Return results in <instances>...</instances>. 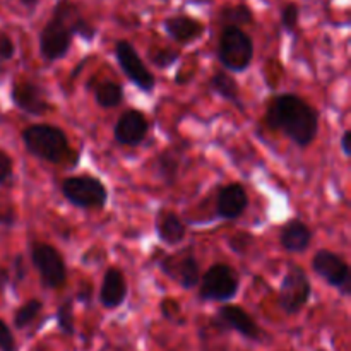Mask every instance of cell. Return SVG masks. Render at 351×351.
Here are the masks:
<instances>
[{"mask_svg":"<svg viewBox=\"0 0 351 351\" xmlns=\"http://www.w3.org/2000/svg\"><path fill=\"white\" fill-rule=\"evenodd\" d=\"M267 127L283 132L298 147L311 146L319 132V113L297 95H280L267 105Z\"/></svg>","mask_w":351,"mask_h":351,"instance_id":"1","label":"cell"},{"mask_svg":"<svg viewBox=\"0 0 351 351\" xmlns=\"http://www.w3.org/2000/svg\"><path fill=\"white\" fill-rule=\"evenodd\" d=\"M75 14H79L77 7L71 0H58L53 7V14L40 33V51L45 60H60L69 53L74 38L71 23Z\"/></svg>","mask_w":351,"mask_h":351,"instance_id":"2","label":"cell"},{"mask_svg":"<svg viewBox=\"0 0 351 351\" xmlns=\"http://www.w3.org/2000/svg\"><path fill=\"white\" fill-rule=\"evenodd\" d=\"M21 139L33 156L48 163H64L71 156L67 134L55 125L34 123L21 132Z\"/></svg>","mask_w":351,"mask_h":351,"instance_id":"3","label":"cell"},{"mask_svg":"<svg viewBox=\"0 0 351 351\" xmlns=\"http://www.w3.org/2000/svg\"><path fill=\"white\" fill-rule=\"evenodd\" d=\"M218 58L225 69L232 72H243L249 69L254 58V41L242 27L225 26L218 47Z\"/></svg>","mask_w":351,"mask_h":351,"instance_id":"4","label":"cell"},{"mask_svg":"<svg viewBox=\"0 0 351 351\" xmlns=\"http://www.w3.org/2000/svg\"><path fill=\"white\" fill-rule=\"evenodd\" d=\"M60 191L72 206L81 209H103L108 201V191L103 182L91 175L65 178Z\"/></svg>","mask_w":351,"mask_h":351,"instance_id":"5","label":"cell"},{"mask_svg":"<svg viewBox=\"0 0 351 351\" xmlns=\"http://www.w3.org/2000/svg\"><path fill=\"white\" fill-rule=\"evenodd\" d=\"M199 298L206 302H230L237 297L240 280L237 271L228 264H215L199 281Z\"/></svg>","mask_w":351,"mask_h":351,"instance_id":"6","label":"cell"},{"mask_svg":"<svg viewBox=\"0 0 351 351\" xmlns=\"http://www.w3.org/2000/svg\"><path fill=\"white\" fill-rule=\"evenodd\" d=\"M311 295L312 285L304 267L290 264L280 287V297H278L280 308L285 314L297 315L308 304Z\"/></svg>","mask_w":351,"mask_h":351,"instance_id":"7","label":"cell"},{"mask_svg":"<svg viewBox=\"0 0 351 351\" xmlns=\"http://www.w3.org/2000/svg\"><path fill=\"white\" fill-rule=\"evenodd\" d=\"M31 263L40 274L45 288L58 290L67 283V267L64 257L50 243L34 242L31 245Z\"/></svg>","mask_w":351,"mask_h":351,"instance_id":"8","label":"cell"},{"mask_svg":"<svg viewBox=\"0 0 351 351\" xmlns=\"http://www.w3.org/2000/svg\"><path fill=\"white\" fill-rule=\"evenodd\" d=\"M312 269L328 285L341 291V295L348 297L351 293V271L341 256L331 250H319L312 259Z\"/></svg>","mask_w":351,"mask_h":351,"instance_id":"9","label":"cell"},{"mask_svg":"<svg viewBox=\"0 0 351 351\" xmlns=\"http://www.w3.org/2000/svg\"><path fill=\"white\" fill-rule=\"evenodd\" d=\"M115 58L119 62V65L122 67L123 74L127 75L132 84H136L141 91L151 93L156 86L154 81V75L149 69L146 67V64L143 62V58L139 57L137 50L134 48L132 43H129L127 40H120L115 43Z\"/></svg>","mask_w":351,"mask_h":351,"instance_id":"10","label":"cell"},{"mask_svg":"<svg viewBox=\"0 0 351 351\" xmlns=\"http://www.w3.org/2000/svg\"><path fill=\"white\" fill-rule=\"evenodd\" d=\"M161 273L167 274L170 280L177 281L185 290H192L201 281V266L192 252H180L167 256L160 261Z\"/></svg>","mask_w":351,"mask_h":351,"instance_id":"11","label":"cell"},{"mask_svg":"<svg viewBox=\"0 0 351 351\" xmlns=\"http://www.w3.org/2000/svg\"><path fill=\"white\" fill-rule=\"evenodd\" d=\"M147 123L146 117L137 110H127L125 113L119 117L113 127V137L120 146H139L147 136Z\"/></svg>","mask_w":351,"mask_h":351,"instance_id":"12","label":"cell"},{"mask_svg":"<svg viewBox=\"0 0 351 351\" xmlns=\"http://www.w3.org/2000/svg\"><path fill=\"white\" fill-rule=\"evenodd\" d=\"M10 99L16 108L23 110L27 115L40 117L50 110V103L45 98L43 91L31 81H16L10 89Z\"/></svg>","mask_w":351,"mask_h":351,"instance_id":"13","label":"cell"},{"mask_svg":"<svg viewBox=\"0 0 351 351\" xmlns=\"http://www.w3.org/2000/svg\"><path fill=\"white\" fill-rule=\"evenodd\" d=\"M216 322L223 328L233 329L250 341H259L263 338V331L257 322L242 307H237V305H223L218 311Z\"/></svg>","mask_w":351,"mask_h":351,"instance_id":"14","label":"cell"},{"mask_svg":"<svg viewBox=\"0 0 351 351\" xmlns=\"http://www.w3.org/2000/svg\"><path fill=\"white\" fill-rule=\"evenodd\" d=\"M249 206V195L242 184H228L221 187L216 201V215L223 219H239Z\"/></svg>","mask_w":351,"mask_h":351,"instance_id":"15","label":"cell"},{"mask_svg":"<svg viewBox=\"0 0 351 351\" xmlns=\"http://www.w3.org/2000/svg\"><path fill=\"white\" fill-rule=\"evenodd\" d=\"M127 297V281L122 269L119 267H110L103 276L101 290H99V302L105 308L113 311L120 307Z\"/></svg>","mask_w":351,"mask_h":351,"instance_id":"16","label":"cell"},{"mask_svg":"<svg viewBox=\"0 0 351 351\" xmlns=\"http://www.w3.org/2000/svg\"><path fill=\"white\" fill-rule=\"evenodd\" d=\"M163 27L168 36L180 45H189L204 33V24L191 16H171L163 21Z\"/></svg>","mask_w":351,"mask_h":351,"instance_id":"17","label":"cell"},{"mask_svg":"<svg viewBox=\"0 0 351 351\" xmlns=\"http://www.w3.org/2000/svg\"><path fill=\"white\" fill-rule=\"evenodd\" d=\"M312 230L300 219H291L280 230V243L287 252L300 254L311 247Z\"/></svg>","mask_w":351,"mask_h":351,"instance_id":"18","label":"cell"},{"mask_svg":"<svg viewBox=\"0 0 351 351\" xmlns=\"http://www.w3.org/2000/svg\"><path fill=\"white\" fill-rule=\"evenodd\" d=\"M156 235L167 245H177L187 235L185 223L173 211H160L156 216Z\"/></svg>","mask_w":351,"mask_h":351,"instance_id":"19","label":"cell"},{"mask_svg":"<svg viewBox=\"0 0 351 351\" xmlns=\"http://www.w3.org/2000/svg\"><path fill=\"white\" fill-rule=\"evenodd\" d=\"M209 88L213 93H216L218 96H221L226 101L233 103L239 108H243L242 99H240V86L228 72H216L213 74V77L209 79Z\"/></svg>","mask_w":351,"mask_h":351,"instance_id":"20","label":"cell"},{"mask_svg":"<svg viewBox=\"0 0 351 351\" xmlns=\"http://www.w3.org/2000/svg\"><path fill=\"white\" fill-rule=\"evenodd\" d=\"M154 165H156L158 175L163 178V182L168 187H171L177 182L178 168H180V158L177 156V153L171 149L163 151L161 154H158Z\"/></svg>","mask_w":351,"mask_h":351,"instance_id":"21","label":"cell"},{"mask_svg":"<svg viewBox=\"0 0 351 351\" xmlns=\"http://www.w3.org/2000/svg\"><path fill=\"white\" fill-rule=\"evenodd\" d=\"M219 21L225 26H245V24L254 23V14L249 5L245 3H237V5H226L219 12Z\"/></svg>","mask_w":351,"mask_h":351,"instance_id":"22","label":"cell"},{"mask_svg":"<svg viewBox=\"0 0 351 351\" xmlns=\"http://www.w3.org/2000/svg\"><path fill=\"white\" fill-rule=\"evenodd\" d=\"M95 98L96 103H98L101 108H115V106H119L120 103H122L123 89L122 86L117 84V82L106 81L96 88Z\"/></svg>","mask_w":351,"mask_h":351,"instance_id":"23","label":"cell"},{"mask_svg":"<svg viewBox=\"0 0 351 351\" xmlns=\"http://www.w3.org/2000/svg\"><path fill=\"white\" fill-rule=\"evenodd\" d=\"M41 311H43V304L38 298H31V300H27L26 304L17 308L16 315H14V326L17 329L27 328L40 315Z\"/></svg>","mask_w":351,"mask_h":351,"instance_id":"24","label":"cell"},{"mask_svg":"<svg viewBox=\"0 0 351 351\" xmlns=\"http://www.w3.org/2000/svg\"><path fill=\"white\" fill-rule=\"evenodd\" d=\"M57 324L58 329H60L64 335L72 336L75 332V326H74V302L71 298L62 302L58 305L57 311Z\"/></svg>","mask_w":351,"mask_h":351,"instance_id":"25","label":"cell"},{"mask_svg":"<svg viewBox=\"0 0 351 351\" xmlns=\"http://www.w3.org/2000/svg\"><path fill=\"white\" fill-rule=\"evenodd\" d=\"M298 21H300V7H298V3H287L281 9V27L287 33H295V29L298 26Z\"/></svg>","mask_w":351,"mask_h":351,"instance_id":"26","label":"cell"},{"mask_svg":"<svg viewBox=\"0 0 351 351\" xmlns=\"http://www.w3.org/2000/svg\"><path fill=\"white\" fill-rule=\"evenodd\" d=\"M71 31L74 36L82 38V40H86V41H93L96 36V27L93 26L89 21H86L84 17L79 16V14H75L74 19H72Z\"/></svg>","mask_w":351,"mask_h":351,"instance_id":"27","label":"cell"},{"mask_svg":"<svg viewBox=\"0 0 351 351\" xmlns=\"http://www.w3.org/2000/svg\"><path fill=\"white\" fill-rule=\"evenodd\" d=\"M149 60L153 62L156 67L167 69L170 67L173 62L178 60V51L171 50V48H163V50H154L149 53Z\"/></svg>","mask_w":351,"mask_h":351,"instance_id":"28","label":"cell"},{"mask_svg":"<svg viewBox=\"0 0 351 351\" xmlns=\"http://www.w3.org/2000/svg\"><path fill=\"white\" fill-rule=\"evenodd\" d=\"M0 351H17L12 331L2 319H0Z\"/></svg>","mask_w":351,"mask_h":351,"instance_id":"29","label":"cell"},{"mask_svg":"<svg viewBox=\"0 0 351 351\" xmlns=\"http://www.w3.org/2000/svg\"><path fill=\"white\" fill-rule=\"evenodd\" d=\"M14 53H16V45H14L12 38L0 31V62L10 60Z\"/></svg>","mask_w":351,"mask_h":351,"instance_id":"30","label":"cell"},{"mask_svg":"<svg viewBox=\"0 0 351 351\" xmlns=\"http://www.w3.org/2000/svg\"><path fill=\"white\" fill-rule=\"evenodd\" d=\"M12 160H10L5 153L0 151V185H3L10 177H12Z\"/></svg>","mask_w":351,"mask_h":351,"instance_id":"31","label":"cell"},{"mask_svg":"<svg viewBox=\"0 0 351 351\" xmlns=\"http://www.w3.org/2000/svg\"><path fill=\"white\" fill-rule=\"evenodd\" d=\"M12 271H14V276H16L14 283H21V281H23L24 278H26V267H24L23 256H17L16 259H14Z\"/></svg>","mask_w":351,"mask_h":351,"instance_id":"32","label":"cell"},{"mask_svg":"<svg viewBox=\"0 0 351 351\" xmlns=\"http://www.w3.org/2000/svg\"><path fill=\"white\" fill-rule=\"evenodd\" d=\"M75 298L77 302H82V304H89L93 298V285L91 283H82L79 291L75 293Z\"/></svg>","mask_w":351,"mask_h":351,"instance_id":"33","label":"cell"},{"mask_svg":"<svg viewBox=\"0 0 351 351\" xmlns=\"http://www.w3.org/2000/svg\"><path fill=\"white\" fill-rule=\"evenodd\" d=\"M14 223H16V215H14L12 209H7V211L0 213V225H2L3 228H10Z\"/></svg>","mask_w":351,"mask_h":351,"instance_id":"34","label":"cell"},{"mask_svg":"<svg viewBox=\"0 0 351 351\" xmlns=\"http://www.w3.org/2000/svg\"><path fill=\"white\" fill-rule=\"evenodd\" d=\"M339 144H341V149L345 153V156H351V130H345L339 139Z\"/></svg>","mask_w":351,"mask_h":351,"instance_id":"35","label":"cell"},{"mask_svg":"<svg viewBox=\"0 0 351 351\" xmlns=\"http://www.w3.org/2000/svg\"><path fill=\"white\" fill-rule=\"evenodd\" d=\"M9 283H10V269L0 267V290H5V287Z\"/></svg>","mask_w":351,"mask_h":351,"instance_id":"36","label":"cell"},{"mask_svg":"<svg viewBox=\"0 0 351 351\" xmlns=\"http://www.w3.org/2000/svg\"><path fill=\"white\" fill-rule=\"evenodd\" d=\"M21 5H24L26 9H34V7L40 3V0H19Z\"/></svg>","mask_w":351,"mask_h":351,"instance_id":"37","label":"cell"}]
</instances>
